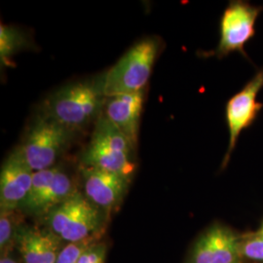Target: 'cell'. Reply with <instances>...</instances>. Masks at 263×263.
I'll list each match as a JSON object with an SVG mask.
<instances>
[{
    "instance_id": "cell-18",
    "label": "cell",
    "mask_w": 263,
    "mask_h": 263,
    "mask_svg": "<svg viewBox=\"0 0 263 263\" xmlns=\"http://www.w3.org/2000/svg\"><path fill=\"white\" fill-rule=\"evenodd\" d=\"M13 212H1L0 216V247L1 250L6 249L10 243L11 236L13 233L14 220H13Z\"/></svg>"
},
{
    "instance_id": "cell-9",
    "label": "cell",
    "mask_w": 263,
    "mask_h": 263,
    "mask_svg": "<svg viewBox=\"0 0 263 263\" xmlns=\"http://www.w3.org/2000/svg\"><path fill=\"white\" fill-rule=\"evenodd\" d=\"M240 246L232 230L215 224L200 237L187 263H234L239 260Z\"/></svg>"
},
{
    "instance_id": "cell-11",
    "label": "cell",
    "mask_w": 263,
    "mask_h": 263,
    "mask_svg": "<svg viewBox=\"0 0 263 263\" xmlns=\"http://www.w3.org/2000/svg\"><path fill=\"white\" fill-rule=\"evenodd\" d=\"M142 106L143 91L107 98L104 106V117L126 136L135 148L138 144Z\"/></svg>"
},
{
    "instance_id": "cell-12",
    "label": "cell",
    "mask_w": 263,
    "mask_h": 263,
    "mask_svg": "<svg viewBox=\"0 0 263 263\" xmlns=\"http://www.w3.org/2000/svg\"><path fill=\"white\" fill-rule=\"evenodd\" d=\"M17 244L25 263H56L60 254L59 237L51 230L25 227L17 233Z\"/></svg>"
},
{
    "instance_id": "cell-10",
    "label": "cell",
    "mask_w": 263,
    "mask_h": 263,
    "mask_svg": "<svg viewBox=\"0 0 263 263\" xmlns=\"http://www.w3.org/2000/svg\"><path fill=\"white\" fill-rule=\"evenodd\" d=\"M86 197L95 206L112 209L117 206L127 191L130 179L103 170L83 167Z\"/></svg>"
},
{
    "instance_id": "cell-21",
    "label": "cell",
    "mask_w": 263,
    "mask_h": 263,
    "mask_svg": "<svg viewBox=\"0 0 263 263\" xmlns=\"http://www.w3.org/2000/svg\"><path fill=\"white\" fill-rule=\"evenodd\" d=\"M258 232H259V233H260V234H261V235L263 236V223H262V226H261V229H260V230H259V231H258Z\"/></svg>"
},
{
    "instance_id": "cell-3",
    "label": "cell",
    "mask_w": 263,
    "mask_h": 263,
    "mask_svg": "<svg viewBox=\"0 0 263 263\" xmlns=\"http://www.w3.org/2000/svg\"><path fill=\"white\" fill-rule=\"evenodd\" d=\"M158 51L159 43L151 38L134 45L104 76L102 82L104 97L107 99L143 91Z\"/></svg>"
},
{
    "instance_id": "cell-5",
    "label": "cell",
    "mask_w": 263,
    "mask_h": 263,
    "mask_svg": "<svg viewBox=\"0 0 263 263\" xmlns=\"http://www.w3.org/2000/svg\"><path fill=\"white\" fill-rule=\"evenodd\" d=\"M263 11V6L254 5L249 1H230L219 22V41L211 55L222 59L232 53H239L249 62L245 46L255 36V24Z\"/></svg>"
},
{
    "instance_id": "cell-6",
    "label": "cell",
    "mask_w": 263,
    "mask_h": 263,
    "mask_svg": "<svg viewBox=\"0 0 263 263\" xmlns=\"http://www.w3.org/2000/svg\"><path fill=\"white\" fill-rule=\"evenodd\" d=\"M48 214L51 231L68 243L82 241L97 234L101 224L100 210L79 192Z\"/></svg>"
},
{
    "instance_id": "cell-22",
    "label": "cell",
    "mask_w": 263,
    "mask_h": 263,
    "mask_svg": "<svg viewBox=\"0 0 263 263\" xmlns=\"http://www.w3.org/2000/svg\"><path fill=\"white\" fill-rule=\"evenodd\" d=\"M234 263H240V261H239V260H237V261H236V262Z\"/></svg>"
},
{
    "instance_id": "cell-14",
    "label": "cell",
    "mask_w": 263,
    "mask_h": 263,
    "mask_svg": "<svg viewBox=\"0 0 263 263\" xmlns=\"http://www.w3.org/2000/svg\"><path fill=\"white\" fill-rule=\"evenodd\" d=\"M59 169L60 168L58 167H52L49 169L42 170V171L33 173L31 187L29 190L28 197L25 200L22 207L28 211L34 205V203L42 195L45 188L47 187L48 184L51 182L52 179H54Z\"/></svg>"
},
{
    "instance_id": "cell-16",
    "label": "cell",
    "mask_w": 263,
    "mask_h": 263,
    "mask_svg": "<svg viewBox=\"0 0 263 263\" xmlns=\"http://www.w3.org/2000/svg\"><path fill=\"white\" fill-rule=\"evenodd\" d=\"M97 234L82 241L68 243L61 250L56 263H76L87 250L96 244Z\"/></svg>"
},
{
    "instance_id": "cell-7",
    "label": "cell",
    "mask_w": 263,
    "mask_h": 263,
    "mask_svg": "<svg viewBox=\"0 0 263 263\" xmlns=\"http://www.w3.org/2000/svg\"><path fill=\"white\" fill-rule=\"evenodd\" d=\"M262 88L263 67L258 69L244 87L227 101L226 122L229 132V142L222 161V167L228 164L241 134L254 125L262 109V103L256 100Z\"/></svg>"
},
{
    "instance_id": "cell-8",
    "label": "cell",
    "mask_w": 263,
    "mask_h": 263,
    "mask_svg": "<svg viewBox=\"0 0 263 263\" xmlns=\"http://www.w3.org/2000/svg\"><path fill=\"white\" fill-rule=\"evenodd\" d=\"M33 173L19 151L12 152L4 162L0 174L1 212H14L22 207L31 187Z\"/></svg>"
},
{
    "instance_id": "cell-4",
    "label": "cell",
    "mask_w": 263,
    "mask_h": 263,
    "mask_svg": "<svg viewBox=\"0 0 263 263\" xmlns=\"http://www.w3.org/2000/svg\"><path fill=\"white\" fill-rule=\"evenodd\" d=\"M73 133L43 114L31 126L18 151L33 172L49 169L65 151Z\"/></svg>"
},
{
    "instance_id": "cell-20",
    "label": "cell",
    "mask_w": 263,
    "mask_h": 263,
    "mask_svg": "<svg viewBox=\"0 0 263 263\" xmlns=\"http://www.w3.org/2000/svg\"><path fill=\"white\" fill-rule=\"evenodd\" d=\"M0 263H18L14 258H12V257H9V256H3L2 255V257H1V260H0Z\"/></svg>"
},
{
    "instance_id": "cell-2",
    "label": "cell",
    "mask_w": 263,
    "mask_h": 263,
    "mask_svg": "<svg viewBox=\"0 0 263 263\" xmlns=\"http://www.w3.org/2000/svg\"><path fill=\"white\" fill-rule=\"evenodd\" d=\"M135 151L126 136L102 116L97 121L81 162L83 167L118 174L131 180L136 170L133 160Z\"/></svg>"
},
{
    "instance_id": "cell-19",
    "label": "cell",
    "mask_w": 263,
    "mask_h": 263,
    "mask_svg": "<svg viewBox=\"0 0 263 263\" xmlns=\"http://www.w3.org/2000/svg\"><path fill=\"white\" fill-rule=\"evenodd\" d=\"M106 247L104 244L93 245L76 263H104Z\"/></svg>"
},
{
    "instance_id": "cell-17",
    "label": "cell",
    "mask_w": 263,
    "mask_h": 263,
    "mask_svg": "<svg viewBox=\"0 0 263 263\" xmlns=\"http://www.w3.org/2000/svg\"><path fill=\"white\" fill-rule=\"evenodd\" d=\"M240 254L252 260L263 262V236L259 232L247 236L240 246Z\"/></svg>"
},
{
    "instance_id": "cell-1",
    "label": "cell",
    "mask_w": 263,
    "mask_h": 263,
    "mask_svg": "<svg viewBox=\"0 0 263 263\" xmlns=\"http://www.w3.org/2000/svg\"><path fill=\"white\" fill-rule=\"evenodd\" d=\"M105 100L102 83L78 82L53 95L43 114L74 132L97 118L104 109Z\"/></svg>"
},
{
    "instance_id": "cell-13",
    "label": "cell",
    "mask_w": 263,
    "mask_h": 263,
    "mask_svg": "<svg viewBox=\"0 0 263 263\" xmlns=\"http://www.w3.org/2000/svg\"><path fill=\"white\" fill-rule=\"evenodd\" d=\"M76 192L72 180L66 173L59 169L56 176L45 188L42 195L28 212L36 215L49 213Z\"/></svg>"
},
{
    "instance_id": "cell-15",
    "label": "cell",
    "mask_w": 263,
    "mask_h": 263,
    "mask_svg": "<svg viewBox=\"0 0 263 263\" xmlns=\"http://www.w3.org/2000/svg\"><path fill=\"white\" fill-rule=\"evenodd\" d=\"M23 36L15 28L1 26L0 28V56L2 61L8 60L24 44Z\"/></svg>"
}]
</instances>
